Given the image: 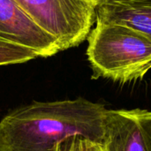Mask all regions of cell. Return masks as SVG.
<instances>
[{"mask_svg": "<svg viewBox=\"0 0 151 151\" xmlns=\"http://www.w3.org/2000/svg\"><path fill=\"white\" fill-rule=\"evenodd\" d=\"M93 142L80 137H71L59 143L55 151H91Z\"/></svg>", "mask_w": 151, "mask_h": 151, "instance_id": "cell-8", "label": "cell"}, {"mask_svg": "<svg viewBox=\"0 0 151 151\" xmlns=\"http://www.w3.org/2000/svg\"><path fill=\"white\" fill-rule=\"evenodd\" d=\"M104 151H151V111L107 109L104 119Z\"/></svg>", "mask_w": 151, "mask_h": 151, "instance_id": "cell-4", "label": "cell"}, {"mask_svg": "<svg viewBox=\"0 0 151 151\" xmlns=\"http://www.w3.org/2000/svg\"><path fill=\"white\" fill-rule=\"evenodd\" d=\"M42 29L53 36L61 51L83 42L96 17L92 0H14Z\"/></svg>", "mask_w": 151, "mask_h": 151, "instance_id": "cell-3", "label": "cell"}, {"mask_svg": "<svg viewBox=\"0 0 151 151\" xmlns=\"http://www.w3.org/2000/svg\"><path fill=\"white\" fill-rule=\"evenodd\" d=\"M0 42L30 49L41 58L61 51L57 40L37 26L14 0H0Z\"/></svg>", "mask_w": 151, "mask_h": 151, "instance_id": "cell-5", "label": "cell"}, {"mask_svg": "<svg viewBox=\"0 0 151 151\" xmlns=\"http://www.w3.org/2000/svg\"><path fill=\"white\" fill-rule=\"evenodd\" d=\"M91 151H104L103 147L99 144H96V143H93L92 145V150Z\"/></svg>", "mask_w": 151, "mask_h": 151, "instance_id": "cell-10", "label": "cell"}, {"mask_svg": "<svg viewBox=\"0 0 151 151\" xmlns=\"http://www.w3.org/2000/svg\"><path fill=\"white\" fill-rule=\"evenodd\" d=\"M36 58L38 54L30 49L0 42V66L22 64Z\"/></svg>", "mask_w": 151, "mask_h": 151, "instance_id": "cell-7", "label": "cell"}, {"mask_svg": "<svg viewBox=\"0 0 151 151\" xmlns=\"http://www.w3.org/2000/svg\"><path fill=\"white\" fill-rule=\"evenodd\" d=\"M96 22L113 23L132 27L151 41V5L103 3L96 6Z\"/></svg>", "mask_w": 151, "mask_h": 151, "instance_id": "cell-6", "label": "cell"}, {"mask_svg": "<svg viewBox=\"0 0 151 151\" xmlns=\"http://www.w3.org/2000/svg\"><path fill=\"white\" fill-rule=\"evenodd\" d=\"M103 3H122V4H136L151 5V0H101L99 4H103Z\"/></svg>", "mask_w": 151, "mask_h": 151, "instance_id": "cell-9", "label": "cell"}, {"mask_svg": "<svg viewBox=\"0 0 151 151\" xmlns=\"http://www.w3.org/2000/svg\"><path fill=\"white\" fill-rule=\"evenodd\" d=\"M106 111L83 97L21 105L0 120V151H55L75 136L102 145Z\"/></svg>", "mask_w": 151, "mask_h": 151, "instance_id": "cell-1", "label": "cell"}, {"mask_svg": "<svg viewBox=\"0 0 151 151\" xmlns=\"http://www.w3.org/2000/svg\"><path fill=\"white\" fill-rule=\"evenodd\" d=\"M92 1H94V2H95V3H96V4H99V3L101 2V0H92Z\"/></svg>", "mask_w": 151, "mask_h": 151, "instance_id": "cell-11", "label": "cell"}, {"mask_svg": "<svg viewBox=\"0 0 151 151\" xmlns=\"http://www.w3.org/2000/svg\"><path fill=\"white\" fill-rule=\"evenodd\" d=\"M88 40L95 79L127 83L142 79L151 69V41L132 27L96 22Z\"/></svg>", "mask_w": 151, "mask_h": 151, "instance_id": "cell-2", "label": "cell"}]
</instances>
